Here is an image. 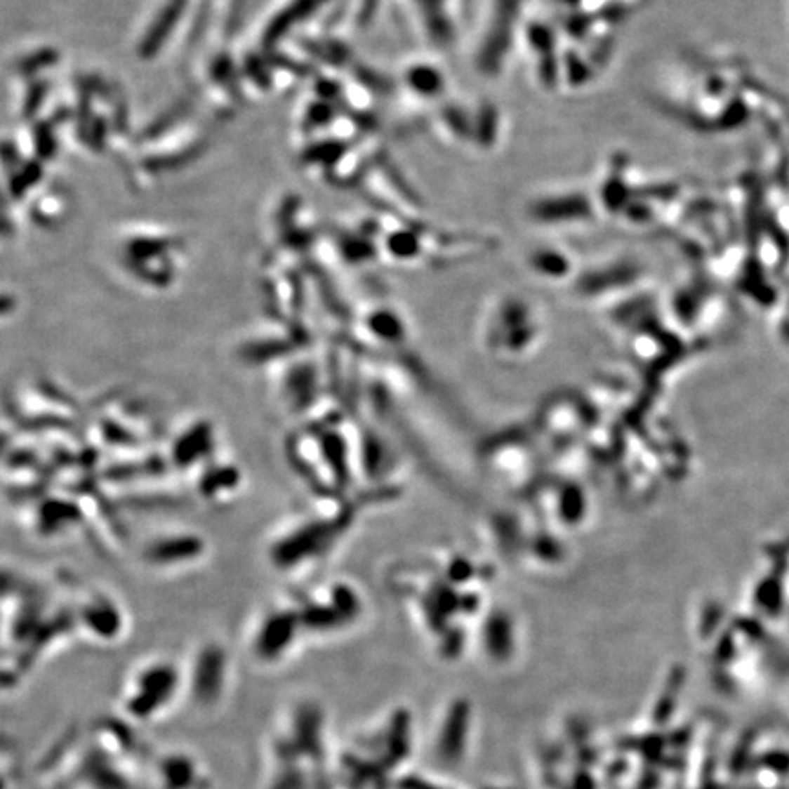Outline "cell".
<instances>
[{"label":"cell","instance_id":"cell-3","mask_svg":"<svg viewBox=\"0 0 789 789\" xmlns=\"http://www.w3.org/2000/svg\"><path fill=\"white\" fill-rule=\"evenodd\" d=\"M466 707L457 705L451 711L450 718L444 725V733H442L441 740V751L446 758H457L463 751V742H464V729H466Z\"/></svg>","mask_w":789,"mask_h":789},{"label":"cell","instance_id":"cell-2","mask_svg":"<svg viewBox=\"0 0 789 789\" xmlns=\"http://www.w3.org/2000/svg\"><path fill=\"white\" fill-rule=\"evenodd\" d=\"M274 618L267 621L265 625H262V630L258 634V649L260 652H281L289 643V636L293 634L291 629V616H287L289 612H274Z\"/></svg>","mask_w":789,"mask_h":789},{"label":"cell","instance_id":"cell-4","mask_svg":"<svg viewBox=\"0 0 789 789\" xmlns=\"http://www.w3.org/2000/svg\"><path fill=\"white\" fill-rule=\"evenodd\" d=\"M762 605L769 612H778L782 606V587L778 579H769L762 585Z\"/></svg>","mask_w":789,"mask_h":789},{"label":"cell","instance_id":"cell-1","mask_svg":"<svg viewBox=\"0 0 789 789\" xmlns=\"http://www.w3.org/2000/svg\"><path fill=\"white\" fill-rule=\"evenodd\" d=\"M174 687L175 672L166 663L141 670V675L133 679V693L128 698L130 711L135 716L150 718L152 712L165 705Z\"/></svg>","mask_w":789,"mask_h":789}]
</instances>
